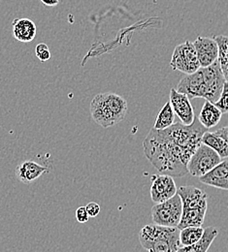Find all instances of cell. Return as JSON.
Returning a JSON list of instances; mask_svg holds the SVG:
<instances>
[{"label": "cell", "instance_id": "cell-1", "mask_svg": "<svg viewBox=\"0 0 228 252\" xmlns=\"http://www.w3.org/2000/svg\"><path fill=\"white\" fill-rule=\"evenodd\" d=\"M207 130L195 121L192 126L176 123L163 130L153 128L143 142L145 157L161 174L184 177L189 173V161Z\"/></svg>", "mask_w": 228, "mask_h": 252}, {"label": "cell", "instance_id": "cell-2", "mask_svg": "<svg viewBox=\"0 0 228 252\" xmlns=\"http://www.w3.org/2000/svg\"><path fill=\"white\" fill-rule=\"evenodd\" d=\"M128 102L121 95L105 93L97 95L91 103V115L98 126L104 128L117 126L125 121Z\"/></svg>", "mask_w": 228, "mask_h": 252}, {"label": "cell", "instance_id": "cell-3", "mask_svg": "<svg viewBox=\"0 0 228 252\" xmlns=\"http://www.w3.org/2000/svg\"><path fill=\"white\" fill-rule=\"evenodd\" d=\"M141 246L148 252H177L181 248L180 229L149 224L139 233Z\"/></svg>", "mask_w": 228, "mask_h": 252}, {"label": "cell", "instance_id": "cell-4", "mask_svg": "<svg viewBox=\"0 0 228 252\" xmlns=\"http://www.w3.org/2000/svg\"><path fill=\"white\" fill-rule=\"evenodd\" d=\"M177 193L181 197L183 204V214L178 228L182 230L190 226H202L208 208L206 192L195 187H181L177 190Z\"/></svg>", "mask_w": 228, "mask_h": 252}, {"label": "cell", "instance_id": "cell-5", "mask_svg": "<svg viewBox=\"0 0 228 252\" xmlns=\"http://www.w3.org/2000/svg\"><path fill=\"white\" fill-rule=\"evenodd\" d=\"M183 214L182 199L177 193L167 201L156 204L152 208V220L155 224L178 227Z\"/></svg>", "mask_w": 228, "mask_h": 252}, {"label": "cell", "instance_id": "cell-6", "mask_svg": "<svg viewBox=\"0 0 228 252\" xmlns=\"http://www.w3.org/2000/svg\"><path fill=\"white\" fill-rule=\"evenodd\" d=\"M222 159L214 150L201 143L188 164L189 173L195 178H200L215 168Z\"/></svg>", "mask_w": 228, "mask_h": 252}, {"label": "cell", "instance_id": "cell-7", "mask_svg": "<svg viewBox=\"0 0 228 252\" xmlns=\"http://www.w3.org/2000/svg\"><path fill=\"white\" fill-rule=\"evenodd\" d=\"M170 66L173 70L188 74H193L201 68L193 42L186 41L178 45L172 55Z\"/></svg>", "mask_w": 228, "mask_h": 252}, {"label": "cell", "instance_id": "cell-8", "mask_svg": "<svg viewBox=\"0 0 228 252\" xmlns=\"http://www.w3.org/2000/svg\"><path fill=\"white\" fill-rule=\"evenodd\" d=\"M176 90L179 93L188 95L190 99L206 98L207 86L202 67L195 73L183 77Z\"/></svg>", "mask_w": 228, "mask_h": 252}, {"label": "cell", "instance_id": "cell-9", "mask_svg": "<svg viewBox=\"0 0 228 252\" xmlns=\"http://www.w3.org/2000/svg\"><path fill=\"white\" fill-rule=\"evenodd\" d=\"M169 102L174 114L180 119L183 125L192 126L195 123V111L188 95L179 93L176 89H171Z\"/></svg>", "mask_w": 228, "mask_h": 252}, {"label": "cell", "instance_id": "cell-10", "mask_svg": "<svg viewBox=\"0 0 228 252\" xmlns=\"http://www.w3.org/2000/svg\"><path fill=\"white\" fill-rule=\"evenodd\" d=\"M151 187V198L156 204L167 201L177 194V186L173 177L168 175H155L153 176Z\"/></svg>", "mask_w": 228, "mask_h": 252}, {"label": "cell", "instance_id": "cell-11", "mask_svg": "<svg viewBox=\"0 0 228 252\" xmlns=\"http://www.w3.org/2000/svg\"><path fill=\"white\" fill-rule=\"evenodd\" d=\"M194 45L201 67H208L219 60V46L214 37L198 36Z\"/></svg>", "mask_w": 228, "mask_h": 252}, {"label": "cell", "instance_id": "cell-12", "mask_svg": "<svg viewBox=\"0 0 228 252\" xmlns=\"http://www.w3.org/2000/svg\"><path fill=\"white\" fill-rule=\"evenodd\" d=\"M48 172V167L42 166L33 160H26L17 167L16 176L21 183L25 185H31L38 180L42 175Z\"/></svg>", "mask_w": 228, "mask_h": 252}, {"label": "cell", "instance_id": "cell-13", "mask_svg": "<svg viewBox=\"0 0 228 252\" xmlns=\"http://www.w3.org/2000/svg\"><path fill=\"white\" fill-rule=\"evenodd\" d=\"M199 181L216 189L228 190V161H222L209 173L199 178Z\"/></svg>", "mask_w": 228, "mask_h": 252}, {"label": "cell", "instance_id": "cell-14", "mask_svg": "<svg viewBox=\"0 0 228 252\" xmlns=\"http://www.w3.org/2000/svg\"><path fill=\"white\" fill-rule=\"evenodd\" d=\"M13 36L16 40L23 43H30L34 40L37 28L34 22L27 19H16L13 21Z\"/></svg>", "mask_w": 228, "mask_h": 252}, {"label": "cell", "instance_id": "cell-15", "mask_svg": "<svg viewBox=\"0 0 228 252\" xmlns=\"http://www.w3.org/2000/svg\"><path fill=\"white\" fill-rule=\"evenodd\" d=\"M222 117V111L214 103L206 100L200 111L198 122L206 129H210L219 125Z\"/></svg>", "mask_w": 228, "mask_h": 252}, {"label": "cell", "instance_id": "cell-16", "mask_svg": "<svg viewBox=\"0 0 228 252\" xmlns=\"http://www.w3.org/2000/svg\"><path fill=\"white\" fill-rule=\"evenodd\" d=\"M218 235L219 230L216 227L209 226L204 229L202 238L196 244L189 247H181L177 252H207Z\"/></svg>", "mask_w": 228, "mask_h": 252}, {"label": "cell", "instance_id": "cell-17", "mask_svg": "<svg viewBox=\"0 0 228 252\" xmlns=\"http://www.w3.org/2000/svg\"><path fill=\"white\" fill-rule=\"evenodd\" d=\"M202 144L208 146L212 150H214L222 158H228V144L222 139L220 136L216 135L215 132L206 131L201 140Z\"/></svg>", "mask_w": 228, "mask_h": 252}, {"label": "cell", "instance_id": "cell-18", "mask_svg": "<svg viewBox=\"0 0 228 252\" xmlns=\"http://www.w3.org/2000/svg\"><path fill=\"white\" fill-rule=\"evenodd\" d=\"M219 46V63L224 74L225 80L228 84V36L217 35L214 36Z\"/></svg>", "mask_w": 228, "mask_h": 252}, {"label": "cell", "instance_id": "cell-19", "mask_svg": "<svg viewBox=\"0 0 228 252\" xmlns=\"http://www.w3.org/2000/svg\"><path fill=\"white\" fill-rule=\"evenodd\" d=\"M204 228L202 226H190L180 230V241L183 247H189L196 244L203 236Z\"/></svg>", "mask_w": 228, "mask_h": 252}, {"label": "cell", "instance_id": "cell-20", "mask_svg": "<svg viewBox=\"0 0 228 252\" xmlns=\"http://www.w3.org/2000/svg\"><path fill=\"white\" fill-rule=\"evenodd\" d=\"M174 120H175L174 111L172 109V106H171L170 102H167L163 106L161 112L159 113L154 128L158 129V130L166 129V128L173 126Z\"/></svg>", "mask_w": 228, "mask_h": 252}, {"label": "cell", "instance_id": "cell-21", "mask_svg": "<svg viewBox=\"0 0 228 252\" xmlns=\"http://www.w3.org/2000/svg\"><path fill=\"white\" fill-rule=\"evenodd\" d=\"M215 105L222 111L223 114H228V84L226 82L219 100Z\"/></svg>", "mask_w": 228, "mask_h": 252}, {"label": "cell", "instance_id": "cell-22", "mask_svg": "<svg viewBox=\"0 0 228 252\" xmlns=\"http://www.w3.org/2000/svg\"><path fill=\"white\" fill-rule=\"evenodd\" d=\"M35 54L41 63H47L51 59V52L47 44H38L35 48Z\"/></svg>", "mask_w": 228, "mask_h": 252}, {"label": "cell", "instance_id": "cell-23", "mask_svg": "<svg viewBox=\"0 0 228 252\" xmlns=\"http://www.w3.org/2000/svg\"><path fill=\"white\" fill-rule=\"evenodd\" d=\"M89 214L87 212L86 207H79L76 210V220L80 223H86L89 221Z\"/></svg>", "mask_w": 228, "mask_h": 252}, {"label": "cell", "instance_id": "cell-24", "mask_svg": "<svg viewBox=\"0 0 228 252\" xmlns=\"http://www.w3.org/2000/svg\"><path fill=\"white\" fill-rule=\"evenodd\" d=\"M86 209H87V212H88L90 218H97L98 215H99L100 211H101L100 206L98 205V203H96V202H91V203H89V204L86 206Z\"/></svg>", "mask_w": 228, "mask_h": 252}, {"label": "cell", "instance_id": "cell-25", "mask_svg": "<svg viewBox=\"0 0 228 252\" xmlns=\"http://www.w3.org/2000/svg\"><path fill=\"white\" fill-rule=\"evenodd\" d=\"M215 134L220 136L222 139H224L228 144V126L223 127L221 129H218L217 131H215Z\"/></svg>", "mask_w": 228, "mask_h": 252}, {"label": "cell", "instance_id": "cell-26", "mask_svg": "<svg viewBox=\"0 0 228 252\" xmlns=\"http://www.w3.org/2000/svg\"><path fill=\"white\" fill-rule=\"evenodd\" d=\"M44 5L49 7H55L60 3V0H40Z\"/></svg>", "mask_w": 228, "mask_h": 252}]
</instances>
